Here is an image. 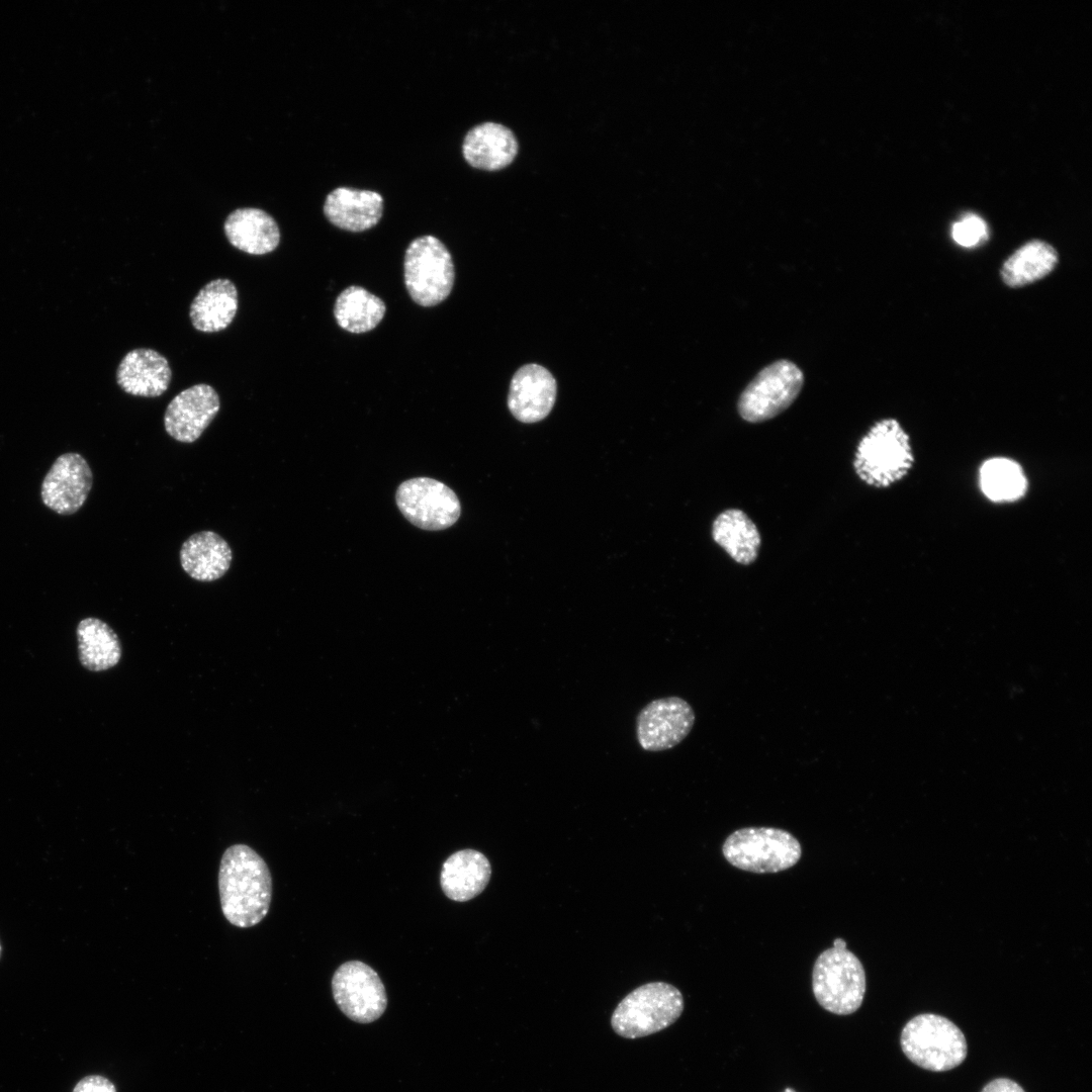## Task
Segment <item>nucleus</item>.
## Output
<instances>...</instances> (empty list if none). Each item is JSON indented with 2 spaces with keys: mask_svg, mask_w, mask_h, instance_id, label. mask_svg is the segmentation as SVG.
I'll list each match as a JSON object with an SVG mask.
<instances>
[{
  "mask_svg": "<svg viewBox=\"0 0 1092 1092\" xmlns=\"http://www.w3.org/2000/svg\"><path fill=\"white\" fill-rule=\"evenodd\" d=\"M218 893L222 914L232 925L259 924L272 900V877L263 857L243 843L228 847L219 862Z\"/></svg>",
  "mask_w": 1092,
  "mask_h": 1092,
  "instance_id": "obj_1",
  "label": "nucleus"
},
{
  "mask_svg": "<svg viewBox=\"0 0 1092 1092\" xmlns=\"http://www.w3.org/2000/svg\"><path fill=\"white\" fill-rule=\"evenodd\" d=\"M913 464L909 435L895 419L877 422L858 442L853 459L858 478L879 488L901 480Z\"/></svg>",
  "mask_w": 1092,
  "mask_h": 1092,
  "instance_id": "obj_2",
  "label": "nucleus"
},
{
  "mask_svg": "<svg viewBox=\"0 0 1092 1092\" xmlns=\"http://www.w3.org/2000/svg\"><path fill=\"white\" fill-rule=\"evenodd\" d=\"M866 973L858 958L838 937L833 946L822 951L812 971V990L817 1002L827 1011L847 1015L861 1005L866 993Z\"/></svg>",
  "mask_w": 1092,
  "mask_h": 1092,
  "instance_id": "obj_3",
  "label": "nucleus"
},
{
  "mask_svg": "<svg viewBox=\"0 0 1092 1092\" xmlns=\"http://www.w3.org/2000/svg\"><path fill=\"white\" fill-rule=\"evenodd\" d=\"M684 1007L682 995L676 987L665 982L646 983L618 1004L611 1017V1026L624 1038L644 1037L674 1023Z\"/></svg>",
  "mask_w": 1092,
  "mask_h": 1092,
  "instance_id": "obj_4",
  "label": "nucleus"
},
{
  "mask_svg": "<svg viewBox=\"0 0 1092 1092\" xmlns=\"http://www.w3.org/2000/svg\"><path fill=\"white\" fill-rule=\"evenodd\" d=\"M900 1043L915 1065L933 1072L960 1066L967 1057V1040L949 1019L932 1013L919 1014L904 1026Z\"/></svg>",
  "mask_w": 1092,
  "mask_h": 1092,
  "instance_id": "obj_5",
  "label": "nucleus"
},
{
  "mask_svg": "<svg viewBox=\"0 0 1092 1092\" xmlns=\"http://www.w3.org/2000/svg\"><path fill=\"white\" fill-rule=\"evenodd\" d=\"M733 867L756 874L779 873L795 866L802 855L799 840L774 827H745L732 832L722 845Z\"/></svg>",
  "mask_w": 1092,
  "mask_h": 1092,
  "instance_id": "obj_6",
  "label": "nucleus"
},
{
  "mask_svg": "<svg viewBox=\"0 0 1092 1092\" xmlns=\"http://www.w3.org/2000/svg\"><path fill=\"white\" fill-rule=\"evenodd\" d=\"M404 284L412 299L422 306H434L450 294L455 271L451 254L436 237L415 239L406 248L403 262Z\"/></svg>",
  "mask_w": 1092,
  "mask_h": 1092,
  "instance_id": "obj_7",
  "label": "nucleus"
},
{
  "mask_svg": "<svg viewBox=\"0 0 1092 1092\" xmlns=\"http://www.w3.org/2000/svg\"><path fill=\"white\" fill-rule=\"evenodd\" d=\"M804 384L802 370L782 359L764 367L740 394L737 410L748 423L770 420L787 410Z\"/></svg>",
  "mask_w": 1092,
  "mask_h": 1092,
  "instance_id": "obj_8",
  "label": "nucleus"
},
{
  "mask_svg": "<svg viewBox=\"0 0 1092 1092\" xmlns=\"http://www.w3.org/2000/svg\"><path fill=\"white\" fill-rule=\"evenodd\" d=\"M403 517L418 528L440 531L453 526L460 517L456 493L443 482L430 477L403 481L395 493Z\"/></svg>",
  "mask_w": 1092,
  "mask_h": 1092,
  "instance_id": "obj_9",
  "label": "nucleus"
},
{
  "mask_svg": "<svg viewBox=\"0 0 1092 1092\" xmlns=\"http://www.w3.org/2000/svg\"><path fill=\"white\" fill-rule=\"evenodd\" d=\"M332 991L340 1010L351 1020L370 1023L386 1009L387 996L378 974L367 964L349 961L332 978Z\"/></svg>",
  "mask_w": 1092,
  "mask_h": 1092,
  "instance_id": "obj_10",
  "label": "nucleus"
},
{
  "mask_svg": "<svg viewBox=\"0 0 1092 1092\" xmlns=\"http://www.w3.org/2000/svg\"><path fill=\"white\" fill-rule=\"evenodd\" d=\"M695 721L693 707L682 698L669 696L653 700L636 717L638 744L650 752L671 749L690 734Z\"/></svg>",
  "mask_w": 1092,
  "mask_h": 1092,
  "instance_id": "obj_11",
  "label": "nucleus"
},
{
  "mask_svg": "<svg viewBox=\"0 0 1092 1092\" xmlns=\"http://www.w3.org/2000/svg\"><path fill=\"white\" fill-rule=\"evenodd\" d=\"M93 485V473L79 453L60 455L52 464L40 487L43 505L53 512L69 516L85 504Z\"/></svg>",
  "mask_w": 1092,
  "mask_h": 1092,
  "instance_id": "obj_12",
  "label": "nucleus"
},
{
  "mask_svg": "<svg viewBox=\"0 0 1092 1092\" xmlns=\"http://www.w3.org/2000/svg\"><path fill=\"white\" fill-rule=\"evenodd\" d=\"M216 390L205 383L192 385L173 397L164 414L167 434L181 443L195 442L218 414Z\"/></svg>",
  "mask_w": 1092,
  "mask_h": 1092,
  "instance_id": "obj_13",
  "label": "nucleus"
},
{
  "mask_svg": "<svg viewBox=\"0 0 1092 1092\" xmlns=\"http://www.w3.org/2000/svg\"><path fill=\"white\" fill-rule=\"evenodd\" d=\"M556 391V381L549 370L538 364L524 365L512 378L509 410L520 422L542 421L554 405Z\"/></svg>",
  "mask_w": 1092,
  "mask_h": 1092,
  "instance_id": "obj_14",
  "label": "nucleus"
},
{
  "mask_svg": "<svg viewBox=\"0 0 1092 1092\" xmlns=\"http://www.w3.org/2000/svg\"><path fill=\"white\" fill-rule=\"evenodd\" d=\"M172 371L165 356L150 348H136L121 359L116 382L134 396L157 397L169 387Z\"/></svg>",
  "mask_w": 1092,
  "mask_h": 1092,
  "instance_id": "obj_15",
  "label": "nucleus"
},
{
  "mask_svg": "<svg viewBox=\"0 0 1092 1092\" xmlns=\"http://www.w3.org/2000/svg\"><path fill=\"white\" fill-rule=\"evenodd\" d=\"M383 198L375 191L339 187L328 194L324 213L336 226L349 232H364L378 223Z\"/></svg>",
  "mask_w": 1092,
  "mask_h": 1092,
  "instance_id": "obj_16",
  "label": "nucleus"
},
{
  "mask_svg": "<svg viewBox=\"0 0 1092 1092\" xmlns=\"http://www.w3.org/2000/svg\"><path fill=\"white\" fill-rule=\"evenodd\" d=\"M179 558L183 570L191 578L209 582L226 573L233 552L229 543L217 533L200 531L183 542Z\"/></svg>",
  "mask_w": 1092,
  "mask_h": 1092,
  "instance_id": "obj_17",
  "label": "nucleus"
},
{
  "mask_svg": "<svg viewBox=\"0 0 1092 1092\" xmlns=\"http://www.w3.org/2000/svg\"><path fill=\"white\" fill-rule=\"evenodd\" d=\"M491 877L487 857L476 849L452 853L443 863L440 885L443 893L456 902H466L479 895Z\"/></svg>",
  "mask_w": 1092,
  "mask_h": 1092,
  "instance_id": "obj_18",
  "label": "nucleus"
},
{
  "mask_svg": "<svg viewBox=\"0 0 1092 1092\" xmlns=\"http://www.w3.org/2000/svg\"><path fill=\"white\" fill-rule=\"evenodd\" d=\"M232 246L251 255H265L280 243V231L275 219L266 211L244 207L232 211L223 224Z\"/></svg>",
  "mask_w": 1092,
  "mask_h": 1092,
  "instance_id": "obj_19",
  "label": "nucleus"
},
{
  "mask_svg": "<svg viewBox=\"0 0 1092 1092\" xmlns=\"http://www.w3.org/2000/svg\"><path fill=\"white\" fill-rule=\"evenodd\" d=\"M518 144L514 133L495 122L472 127L465 135L462 152L466 162L482 170H499L516 157Z\"/></svg>",
  "mask_w": 1092,
  "mask_h": 1092,
  "instance_id": "obj_20",
  "label": "nucleus"
},
{
  "mask_svg": "<svg viewBox=\"0 0 1092 1092\" xmlns=\"http://www.w3.org/2000/svg\"><path fill=\"white\" fill-rule=\"evenodd\" d=\"M239 305L238 290L233 281L217 278L206 283L193 298L189 317L192 326L203 333L226 329L234 321Z\"/></svg>",
  "mask_w": 1092,
  "mask_h": 1092,
  "instance_id": "obj_21",
  "label": "nucleus"
},
{
  "mask_svg": "<svg viewBox=\"0 0 1092 1092\" xmlns=\"http://www.w3.org/2000/svg\"><path fill=\"white\" fill-rule=\"evenodd\" d=\"M712 537L736 562L748 565L757 558L761 537L754 522L739 509L720 513L712 525Z\"/></svg>",
  "mask_w": 1092,
  "mask_h": 1092,
  "instance_id": "obj_22",
  "label": "nucleus"
},
{
  "mask_svg": "<svg viewBox=\"0 0 1092 1092\" xmlns=\"http://www.w3.org/2000/svg\"><path fill=\"white\" fill-rule=\"evenodd\" d=\"M76 635L78 657L84 668L102 671L115 666L120 660L119 638L104 621L94 617L85 618L79 622Z\"/></svg>",
  "mask_w": 1092,
  "mask_h": 1092,
  "instance_id": "obj_23",
  "label": "nucleus"
},
{
  "mask_svg": "<svg viewBox=\"0 0 1092 1092\" xmlns=\"http://www.w3.org/2000/svg\"><path fill=\"white\" fill-rule=\"evenodd\" d=\"M1058 260V253L1053 246L1040 240H1032L1007 258L1000 271L1001 278L1009 287H1022L1051 273Z\"/></svg>",
  "mask_w": 1092,
  "mask_h": 1092,
  "instance_id": "obj_24",
  "label": "nucleus"
},
{
  "mask_svg": "<svg viewBox=\"0 0 1092 1092\" xmlns=\"http://www.w3.org/2000/svg\"><path fill=\"white\" fill-rule=\"evenodd\" d=\"M385 310L382 299L361 286L352 285L338 295L334 315L342 329L360 334L373 330L382 321Z\"/></svg>",
  "mask_w": 1092,
  "mask_h": 1092,
  "instance_id": "obj_25",
  "label": "nucleus"
},
{
  "mask_svg": "<svg viewBox=\"0 0 1092 1092\" xmlns=\"http://www.w3.org/2000/svg\"><path fill=\"white\" fill-rule=\"evenodd\" d=\"M980 483L985 495L998 503L1017 500L1027 489L1022 467L1005 457L991 458L982 465Z\"/></svg>",
  "mask_w": 1092,
  "mask_h": 1092,
  "instance_id": "obj_26",
  "label": "nucleus"
},
{
  "mask_svg": "<svg viewBox=\"0 0 1092 1092\" xmlns=\"http://www.w3.org/2000/svg\"><path fill=\"white\" fill-rule=\"evenodd\" d=\"M951 235L963 247H974L987 239L985 221L975 214H968L952 225Z\"/></svg>",
  "mask_w": 1092,
  "mask_h": 1092,
  "instance_id": "obj_27",
  "label": "nucleus"
},
{
  "mask_svg": "<svg viewBox=\"0 0 1092 1092\" xmlns=\"http://www.w3.org/2000/svg\"><path fill=\"white\" fill-rule=\"evenodd\" d=\"M73 1092H116L114 1084L100 1075H90L81 1079Z\"/></svg>",
  "mask_w": 1092,
  "mask_h": 1092,
  "instance_id": "obj_28",
  "label": "nucleus"
},
{
  "mask_svg": "<svg viewBox=\"0 0 1092 1092\" xmlns=\"http://www.w3.org/2000/svg\"><path fill=\"white\" fill-rule=\"evenodd\" d=\"M981 1092H1025L1019 1084L1007 1079L998 1078L984 1086Z\"/></svg>",
  "mask_w": 1092,
  "mask_h": 1092,
  "instance_id": "obj_29",
  "label": "nucleus"
},
{
  "mask_svg": "<svg viewBox=\"0 0 1092 1092\" xmlns=\"http://www.w3.org/2000/svg\"><path fill=\"white\" fill-rule=\"evenodd\" d=\"M784 1092H796V1091L794 1089L788 1087V1088L785 1089Z\"/></svg>",
  "mask_w": 1092,
  "mask_h": 1092,
  "instance_id": "obj_30",
  "label": "nucleus"
},
{
  "mask_svg": "<svg viewBox=\"0 0 1092 1092\" xmlns=\"http://www.w3.org/2000/svg\"><path fill=\"white\" fill-rule=\"evenodd\" d=\"M1 954H2V945H1V942H0V959H1Z\"/></svg>",
  "mask_w": 1092,
  "mask_h": 1092,
  "instance_id": "obj_31",
  "label": "nucleus"
}]
</instances>
